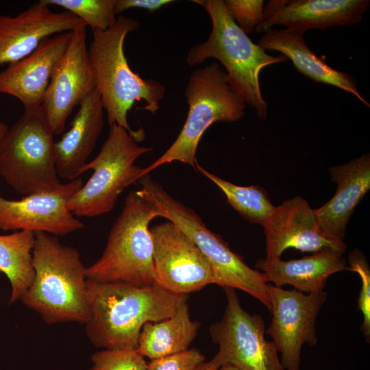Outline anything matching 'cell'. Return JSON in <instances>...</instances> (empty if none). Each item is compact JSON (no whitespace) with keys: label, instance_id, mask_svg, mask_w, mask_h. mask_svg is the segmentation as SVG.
<instances>
[{"label":"cell","instance_id":"cell-25","mask_svg":"<svg viewBox=\"0 0 370 370\" xmlns=\"http://www.w3.org/2000/svg\"><path fill=\"white\" fill-rule=\"evenodd\" d=\"M195 169L218 186L233 208L251 223L262 225L271 215L275 206L260 186L234 184L208 171L197 162Z\"/></svg>","mask_w":370,"mask_h":370},{"label":"cell","instance_id":"cell-34","mask_svg":"<svg viewBox=\"0 0 370 370\" xmlns=\"http://www.w3.org/2000/svg\"><path fill=\"white\" fill-rule=\"evenodd\" d=\"M217 370H240V369L231 365H224L220 367Z\"/></svg>","mask_w":370,"mask_h":370},{"label":"cell","instance_id":"cell-4","mask_svg":"<svg viewBox=\"0 0 370 370\" xmlns=\"http://www.w3.org/2000/svg\"><path fill=\"white\" fill-rule=\"evenodd\" d=\"M210 16L212 31L204 42L193 46L186 62L190 66L207 58L218 60L226 69L229 82L245 103L254 108L258 116L264 119L268 105L263 98L260 73L266 66L287 62L282 54L273 56L249 38L236 23L222 0H194Z\"/></svg>","mask_w":370,"mask_h":370},{"label":"cell","instance_id":"cell-18","mask_svg":"<svg viewBox=\"0 0 370 370\" xmlns=\"http://www.w3.org/2000/svg\"><path fill=\"white\" fill-rule=\"evenodd\" d=\"M71 34L66 32L45 38L30 54L1 70L0 93L16 98L25 109L40 108Z\"/></svg>","mask_w":370,"mask_h":370},{"label":"cell","instance_id":"cell-29","mask_svg":"<svg viewBox=\"0 0 370 370\" xmlns=\"http://www.w3.org/2000/svg\"><path fill=\"white\" fill-rule=\"evenodd\" d=\"M232 18L247 34H251L260 23L264 12L262 0L223 1Z\"/></svg>","mask_w":370,"mask_h":370},{"label":"cell","instance_id":"cell-7","mask_svg":"<svg viewBox=\"0 0 370 370\" xmlns=\"http://www.w3.org/2000/svg\"><path fill=\"white\" fill-rule=\"evenodd\" d=\"M188 111L178 136L156 161L144 167V175L166 163L178 161L195 169L199 143L217 121H236L244 116L246 103L231 86L217 62L194 71L184 90Z\"/></svg>","mask_w":370,"mask_h":370},{"label":"cell","instance_id":"cell-10","mask_svg":"<svg viewBox=\"0 0 370 370\" xmlns=\"http://www.w3.org/2000/svg\"><path fill=\"white\" fill-rule=\"evenodd\" d=\"M227 305L221 320L209 328L212 341L219 345L210 362L217 369L224 365L240 370H284L278 350L264 337L262 317L241 306L236 289L224 288Z\"/></svg>","mask_w":370,"mask_h":370},{"label":"cell","instance_id":"cell-8","mask_svg":"<svg viewBox=\"0 0 370 370\" xmlns=\"http://www.w3.org/2000/svg\"><path fill=\"white\" fill-rule=\"evenodd\" d=\"M54 133L41 107L25 109L0 139V176L23 197L54 190L61 184Z\"/></svg>","mask_w":370,"mask_h":370},{"label":"cell","instance_id":"cell-1","mask_svg":"<svg viewBox=\"0 0 370 370\" xmlns=\"http://www.w3.org/2000/svg\"><path fill=\"white\" fill-rule=\"evenodd\" d=\"M90 317L85 324L88 339L103 349H136L143 326L173 315L187 295L172 293L156 282L138 286L87 278Z\"/></svg>","mask_w":370,"mask_h":370},{"label":"cell","instance_id":"cell-35","mask_svg":"<svg viewBox=\"0 0 370 370\" xmlns=\"http://www.w3.org/2000/svg\"><path fill=\"white\" fill-rule=\"evenodd\" d=\"M1 273L0 272V275H1Z\"/></svg>","mask_w":370,"mask_h":370},{"label":"cell","instance_id":"cell-19","mask_svg":"<svg viewBox=\"0 0 370 370\" xmlns=\"http://www.w3.org/2000/svg\"><path fill=\"white\" fill-rule=\"evenodd\" d=\"M328 170L337 184L336 193L314 212L320 230L327 237L343 241L354 209L370 188L369 154Z\"/></svg>","mask_w":370,"mask_h":370},{"label":"cell","instance_id":"cell-32","mask_svg":"<svg viewBox=\"0 0 370 370\" xmlns=\"http://www.w3.org/2000/svg\"><path fill=\"white\" fill-rule=\"evenodd\" d=\"M218 369L212 365V363L209 362H203L197 370H217Z\"/></svg>","mask_w":370,"mask_h":370},{"label":"cell","instance_id":"cell-17","mask_svg":"<svg viewBox=\"0 0 370 370\" xmlns=\"http://www.w3.org/2000/svg\"><path fill=\"white\" fill-rule=\"evenodd\" d=\"M81 19L64 11L53 12L40 0L16 16H0V71L30 54L46 38L71 32Z\"/></svg>","mask_w":370,"mask_h":370},{"label":"cell","instance_id":"cell-30","mask_svg":"<svg viewBox=\"0 0 370 370\" xmlns=\"http://www.w3.org/2000/svg\"><path fill=\"white\" fill-rule=\"evenodd\" d=\"M204 360L205 356L199 350L191 348L150 360L147 370H197Z\"/></svg>","mask_w":370,"mask_h":370},{"label":"cell","instance_id":"cell-23","mask_svg":"<svg viewBox=\"0 0 370 370\" xmlns=\"http://www.w3.org/2000/svg\"><path fill=\"white\" fill-rule=\"evenodd\" d=\"M201 326L190 319L187 301L171 317L156 322H147L140 333L137 352L150 360L189 349Z\"/></svg>","mask_w":370,"mask_h":370},{"label":"cell","instance_id":"cell-9","mask_svg":"<svg viewBox=\"0 0 370 370\" xmlns=\"http://www.w3.org/2000/svg\"><path fill=\"white\" fill-rule=\"evenodd\" d=\"M152 149L139 146L123 127L110 125L99 153L83 168V173L88 170L93 173L69 200V210L77 218L95 217L111 211L124 189L145 175L144 168L135 162Z\"/></svg>","mask_w":370,"mask_h":370},{"label":"cell","instance_id":"cell-24","mask_svg":"<svg viewBox=\"0 0 370 370\" xmlns=\"http://www.w3.org/2000/svg\"><path fill=\"white\" fill-rule=\"evenodd\" d=\"M34 243L35 234L29 231L0 234V272L10 283V303L20 300L34 280Z\"/></svg>","mask_w":370,"mask_h":370},{"label":"cell","instance_id":"cell-14","mask_svg":"<svg viewBox=\"0 0 370 370\" xmlns=\"http://www.w3.org/2000/svg\"><path fill=\"white\" fill-rule=\"evenodd\" d=\"M81 178L60 184L53 190L35 193L18 200L0 194V230L44 232L64 236L84 229V223L69 209L68 201L82 186Z\"/></svg>","mask_w":370,"mask_h":370},{"label":"cell","instance_id":"cell-12","mask_svg":"<svg viewBox=\"0 0 370 370\" xmlns=\"http://www.w3.org/2000/svg\"><path fill=\"white\" fill-rule=\"evenodd\" d=\"M154 281L179 295L214 284L211 266L193 240L168 221L150 228Z\"/></svg>","mask_w":370,"mask_h":370},{"label":"cell","instance_id":"cell-27","mask_svg":"<svg viewBox=\"0 0 370 370\" xmlns=\"http://www.w3.org/2000/svg\"><path fill=\"white\" fill-rule=\"evenodd\" d=\"M144 358L136 349H103L92 354L88 370H147Z\"/></svg>","mask_w":370,"mask_h":370},{"label":"cell","instance_id":"cell-5","mask_svg":"<svg viewBox=\"0 0 370 370\" xmlns=\"http://www.w3.org/2000/svg\"><path fill=\"white\" fill-rule=\"evenodd\" d=\"M161 214L139 190L130 192L101 256L86 267L88 279L138 286L155 283L149 223Z\"/></svg>","mask_w":370,"mask_h":370},{"label":"cell","instance_id":"cell-28","mask_svg":"<svg viewBox=\"0 0 370 370\" xmlns=\"http://www.w3.org/2000/svg\"><path fill=\"white\" fill-rule=\"evenodd\" d=\"M349 267L347 270L357 273L362 281V286L358 298V307L362 314L363 321L360 327L367 342L370 339V270L368 262L363 254L354 249L349 255Z\"/></svg>","mask_w":370,"mask_h":370},{"label":"cell","instance_id":"cell-11","mask_svg":"<svg viewBox=\"0 0 370 370\" xmlns=\"http://www.w3.org/2000/svg\"><path fill=\"white\" fill-rule=\"evenodd\" d=\"M267 291L272 319L266 332L281 355L284 370H299L303 345L314 346L317 343L316 319L327 292L304 294L269 284Z\"/></svg>","mask_w":370,"mask_h":370},{"label":"cell","instance_id":"cell-21","mask_svg":"<svg viewBox=\"0 0 370 370\" xmlns=\"http://www.w3.org/2000/svg\"><path fill=\"white\" fill-rule=\"evenodd\" d=\"M304 33L288 29H272L263 34L258 44L264 50L277 51L291 60L295 69L318 83L331 85L354 95L362 104H370L360 94L356 78L336 70L307 45Z\"/></svg>","mask_w":370,"mask_h":370},{"label":"cell","instance_id":"cell-3","mask_svg":"<svg viewBox=\"0 0 370 370\" xmlns=\"http://www.w3.org/2000/svg\"><path fill=\"white\" fill-rule=\"evenodd\" d=\"M34 278L20 301L52 325L86 324L90 312L86 297V267L79 251L57 236L35 233Z\"/></svg>","mask_w":370,"mask_h":370},{"label":"cell","instance_id":"cell-22","mask_svg":"<svg viewBox=\"0 0 370 370\" xmlns=\"http://www.w3.org/2000/svg\"><path fill=\"white\" fill-rule=\"evenodd\" d=\"M343 253L325 249L300 259L282 260L280 258L258 260L255 269L263 273L268 283L276 286L290 284L302 293L323 290L332 274L347 270Z\"/></svg>","mask_w":370,"mask_h":370},{"label":"cell","instance_id":"cell-15","mask_svg":"<svg viewBox=\"0 0 370 370\" xmlns=\"http://www.w3.org/2000/svg\"><path fill=\"white\" fill-rule=\"evenodd\" d=\"M369 6V0H270L255 30L264 34L282 25L304 34L311 29L355 25Z\"/></svg>","mask_w":370,"mask_h":370},{"label":"cell","instance_id":"cell-6","mask_svg":"<svg viewBox=\"0 0 370 370\" xmlns=\"http://www.w3.org/2000/svg\"><path fill=\"white\" fill-rule=\"evenodd\" d=\"M138 183L139 190L154 204L161 217L177 225L196 243L211 266L214 284L241 290L270 310L269 283L263 273L248 266L219 235L206 227L195 210L173 198L149 174Z\"/></svg>","mask_w":370,"mask_h":370},{"label":"cell","instance_id":"cell-13","mask_svg":"<svg viewBox=\"0 0 370 370\" xmlns=\"http://www.w3.org/2000/svg\"><path fill=\"white\" fill-rule=\"evenodd\" d=\"M86 27L82 24L72 31L68 48L53 73L40 106L55 135L63 133L73 109L96 89Z\"/></svg>","mask_w":370,"mask_h":370},{"label":"cell","instance_id":"cell-16","mask_svg":"<svg viewBox=\"0 0 370 370\" xmlns=\"http://www.w3.org/2000/svg\"><path fill=\"white\" fill-rule=\"evenodd\" d=\"M267 258H280L288 248L304 252L332 249L344 253L343 241L327 237L320 230L314 210L299 196L284 201L262 225Z\"/></svg>","mask_w":370,"mask_h":370},{"label":"cell","instance_id":"cell-33","mask_svg":"<svg viewBox=\"0 0 370 370\" xmlns=\"http://www.w3.org/2000/svg\"><path fill=\"white\" fill-rule=\"evenodd\" d=\"M8 129V125L5 123L0 121V139L5 133Z\"/></svg>","mask_w":370,"mask_h":370},{"label":"cell","instance_id":"cell-26","mask_svg":"<svg viewBox=\"0 0 370 370\" xmlns=\"http://www.w3.org/2000/svg\"><path fill=\"white\" fill-rule=\"evenodd\" d=\"M62 8L81 19L93 31H104L116 22V0H43Z\"/></svg>","mask_w":370,"mask_h":370},{"label":"cell","instance_id":"cell-20","mask_svg":"<svg viewBox=\"0 0 370 370\" xmlns=\"http://www.w3.org/2000/svg\"><path fill=\"white\" fill-rule=\"evenodd\" d=\"M103 110L97 89L79 105L70 129L55 143L58 176L70 181L83 173V168L103 130Z\"/></svg>","mask_w":370,"mask_h":370},{"label":"cell","instance_id":"cell-2","mask_svg":"<svg viewBox=\"0 0 370 370\" xmlns=\"http://www.w3.org/2000/svg\"><path fill=\"white\" fill-rule=\"evenodd\" d=\"M139 26L137 20L121 15L109 29L93 31L88 48L96 89L106 112L108 123L123 127L137 143L144 140L145 132L141 127L133 130L130 126L129 111L136 102L144 101L145 106L139 110L155 114L166 92L162 84L142 78L129 66L124 52L125 39Z\"/></svg>","mask_w":370,"mask_h":370},{"label":"cell","instance_id":"cell-31","mask_svg":"<svg viewBox=\"0 0 370 370\" xmlns=\"http://www.w3.org/2000/svg\"><path fill=\"white\" fill-rule=\"evenodd\" d=\"M173 2L171 0H116V15L131 8H140L153 12Z\"/></svg>","mask_w":370,"mask_h":370}]
</instances>
